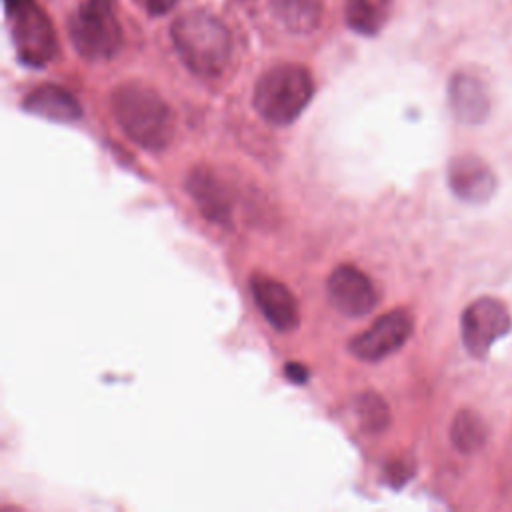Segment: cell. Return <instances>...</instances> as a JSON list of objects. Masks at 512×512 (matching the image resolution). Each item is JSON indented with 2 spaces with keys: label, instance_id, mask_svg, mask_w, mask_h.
<instances>
[{
  "label": "cell",
  "instance_id": "obj_19",
  "mask_svg": "<svg viewBox=\"0 0 512 512\" xmlns=\"http://www.w3.org/2000/svg\"><path fill=\"white\" fill-rule=\"evenodd\" d=\"M178 0H144V8L150 16H164L168 14Z\"/></svg>",
  "mask_w": 512,
  "mask_h": 512
},
{
  "label": "cell",
  "instance_id": "obj_7",
  "mask_svg": "<svg viewBox=\"0 0 512 512\" xmlns=\"http://www.w3.org/2000/svg\"><path fill=\"white\" fill-rule=\"evenodd\" d=\"M414 330V318L404 308H394L378 316L372 326L354 336L348 344L352 356L364 362H378L406 344Z\"/></svg>",
  "mask_w": 512,
  "mask_h": 512
},
{
  "label": "cell",
  "instance_id": "obj_3",
  "mask_svg": "<svg viewBox=\"0 0 512 512\" xmlns=\"http://www.w3.org/2000/svg\"><path fill=\"white\" fill-rule=\"evenodd\" d=\"M314 96V78L298 62H280L268 68L254 86L256 112L274 126L292 124Z\"/></svg>",
  "mask_w": 512,
  "mask_h": 512
},
{
  "label": "cell",
  "instance_id": "obj_15",
  "mask_svg": "<svg viewBox=\"0 0 512 512\" xmlns=\"http://www.w3.org/2000/svg\"><path fill=\"white\" fill-rule=\"evenodd\" d=\"M394 0H344V18L360 36H376L388 22Z\"/></svg>",
  "mask_w": 512,
  "mask_h": 512
},
{
  "label": "cell",
  "instance_id": "obj_14",
  "mask_svg": "<svg viewBox=\"0 0 512 512\" xmlns=\"http://www.w3.org/2000/svg\"><path fill=\"white\" fill-rule=\"evenodd\" d=\"M274 18L292 34H310L320 28L322 0H270Z\"/></svg>",
  "mask_w": 512,
  "mask_h": 512
},
{
  "label": "cell",
  "instance_id": "obj_1",
  "mask_svg": "<svg viewBox=\"0 0 512 512\" xmlns=\"http://www.w3.org/2000/svg\"><path fill=\"white\" fill-rule=\"evenodd\" d=\"M114 120L122 132L146 150H164L174 138V114L152 86L130 80L118 84L110 96Z\"/></svg>",
  "mask_w": 512,
  "mask_h": 512
},
{
  "label": "cell",
  "instance_id": "obj_9",
  "mask_svg": "<svg viewBox=\"0 0 512 512\" xmlns=\"http://www.w3.org/2000/svg\"><path fill=\"white\" fill-rule=\"evenodd\" d=\"M250 292L258 310L274 330L292 332L300 324L298 300L280 280L266 274H254L250 278Z\"/></svg>",
  "mask_w": 512,
  "mask_h": 512
},
{
  "label": "cell",
  "instance_id": "obj_17",
  "mask_svg": "<svg viewBox=\"0 0 512 512\" xmlns=\"http://www.w3.org/2000/svg\"><path fill=\"white\" fill-rule=\"evenodd\" d=\"M354 412L360 422V428L368 434H382L392 420L386 400L374 390H366L356 396Z\"/></svg>",
  "mask_w": 512,
  "mask_h": 512
},
{
  "label": "cell",
  "instance_id": "obj_11",
  "mask_svg": "<svg viewBox=\"0 0 512 512\" xmlns=\"http://www.w3.org/2000/svg\"><path fill=\"white\" fill-rule=\"evenodd\" d=\"M448 184L460 200L482 204L496 190V174L480 156L462 154L448 166Z\"/></svg>",
  "mask_w": 512,
  "mask_h": 512
},
{
  "label": "cell",
  "instance_id": "obj_8",
  "mask_svg": "<svg viewBox=\"0 0 512 512\" xmlns=\"http://www.w3.org/2000/svg\"><path fill=\"white\" fill-rule=\"evenodd\" d=\"M326 294L332 308L350 318L366 316L378 304L374 282L354 264H340L330 272Z\"/></svg>",
  "mask_w": 512,
  "mask_h": 512
},
{
  "label": "cell",
  "instance_id": "obj_21",
  "mask_svg": "<svg viewBox=\"0 0 512 512\" xmlns=\"http://www.w3.org/2000/svg\"><path fill=\"white\" fill-rule=\"evenodd\" d=\"M18 2H20V0H4V8H6V14H8V12H10V10H12V8L18 4Z\"/></svg>",
  "mask_w": 512,
  "mask_h": 512
},
{
  "label": "cell",
  "instance_id": "obj_4",
  "mask_svg": "<svg viewBox=\"0 0 512 512\" xmlns=\"http://www.w3.org/2000/svg\"><path fill=\"white\" fill-rule=\"evenodd\" d=\"M66 32L74 50L92 62L114 58L124 44L114 0L80 2L66 20Z\"/></svg>",
  "mask_w": 512,
  "mask_h": 512
},
{
  "label": "cell",
  "instance_id": "obj_6",
  "mask_svg": "<svg viewBox=\"0 0 512 512\" xmlns=\"http://www.w3.org/2000/svg\"><path fill=\"white\" fill-rule=\"evenodd\" d=\"M512 328L508 306L492 296H482L466 306L460 318V334L466 350L474 358H484L490 346Z\"/></svg>",
  "mask_w": 512,
  "mask_h": 512
},
{
  "label": "cell",
  "instance_id": "obj_2",
  "mask_svg": "<svg viewBox=\"0 0 512 512\" xmlns=\"http://www.w3.org/2000/svg\"><path fill=\"white\" fill-rule=\"evenodd\" d=\"M170 38L182 64L200 78L220 76L232 54L230 28L216 14L202 8L176 16Z\"/></svg>",
  "mask_w": 512,
  "mask_h": 512
},
{
  "label": "cell",
  "instance_id": "obj_18",
  "mask_svg": "<svg viewBox=\"0 0 512 512\" xmlns=\"http://www.w3.org/2000/svg\"><path fill=\"white\" fill-rule=\"evenodd\" d=\"M412 472H414V462L410 458H404V456H396V458L388 460L386 466H384L386 482L392 484L394 488L406 484L408 478L412 476Z\"/></svg>",
  "mask_w": 512,
  "mask_h": 512
},
{
  "label": "cell",
  "instance_id": "obj_10",
  "mask_svg": "<svg viewBox=\"0 0 512 512\" xmlns=\"http://www.w3.org/2000/svg\"><path fill=\"white\" fill-rule=\"evenodd\" d=\"M186 192L206 220L224 228L232 226L230 192L212 168L194 166L186 176Z\"/></svg>",
  "mask_w": 512,
  "mask_h": 512
},
{
  "label": "cell",
  "instance_id": "obj_12",
  "mask_svg": "<svg viewBox=\"0 0 512 512\" xmlns=\"http://www.w3.org/2000/svg\"><path fill=\"white\" fill-rule=\"evenodd\" d=\"M22 108L28 114L62 124L76 122L82 116V106L76 96L58 84H40L32 88L24 96Z\"/></svg>",
  "mask_w": 512,
  "mask_h": 512
},
{
  "label": "cell",
  "instance_id": "obj_13",
  "mask_svg": "<svg viewBox=\"0 0 512 512\" xmlns=\"http://www.w3.org/2000/svg\"><path fill=\"white\" fill-rule=\"evenodd\" d=\"M448 102L454 116L464 124H478L488 116L490 98L486 86L472 74L458 72L448 84Z\"/></svg>",
  "mask_w": 512,
  "mask_h": 512
},
{
  "label": "cell",
  "instance_id": "obj_5",
  "mask_svg": "<svg viewBox=\"0 0 512 512\" xmlns=\"http://www.w3.org/2000/svg\"><path fill=\"white\" fill-rule=\"evenodd\" d=\"M10 34L18 60L28 68H44L58 54L56 28L36 0H20L10 12Z\"/></svg>",
  "mask_w": 512,
  "mask_h": 512
},
{
  "label": "cell",
  "instance_id": "obj_20",
  "mask_svg": "<svg viewBox=\"0 0 512 512\" xmlns=\"http://www.w3.org/2000/svg\"><path fill=\"white\" fill-rule=\"evenodd\" d=\"M286 376L294 382V384H306L308 380V368L300 362H288L286 364Z\"/></svg>",
  "mask_w": 512,
  "mask_h": 512
},
{
  "label": "cell",
  "instance_id": "obj_16",
  "mask_svg": "<svg viewBox=\"0 0 512 512\" xmlns=\"http://www.w3.org/2000/svg\"><path fill=\"white\" fill-rule=\"evenodd\" d=\"M450 440L462 454H472L486 442V424L474 410L456 412L450 426Z\"/></svg>",
  "mask_w": 512,
  "mask_h": 512
}]
</instances>
